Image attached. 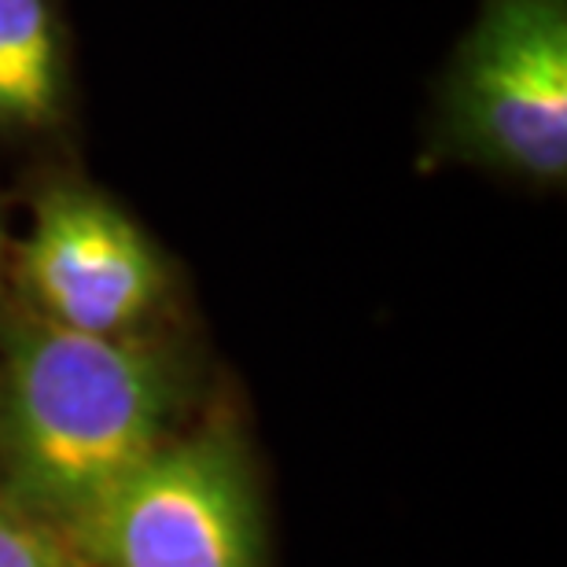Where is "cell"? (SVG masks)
<instances>
[{"label":"cell","instance_id":"8992f818","mask_svg":"<svg viewBox=\"0 0 567 567\" xmlns=\"http://www.w3.org/2000/svg\"><path fill=\"white\" fill-rule=\"evenodd\" d=\"M0 567H82L52 527L0 497Z\"/></svg>","mask_w":567,"mask_h":567},{"label":"cell","instance_id":"3957f363","mask_svg":"<svg viewBox=\"0 0 567 567\" xmlns=\"http://www.w3.org/2000/svg\"><path fill=\"white\" fill-rule=\"evenodd\" d=\"M60 538L89 567H262L244 442L229 427L163 442Z\"/></svg>","mask_w":567,"mask_h":567},{"label":"cell","instance_id":"7a4b0ae2","mask_svg":"<svg viewBox=\"0 0 567 567\" xmlns=\"http://www.w3.org/2000/svg\"><path fill=\"white\" fill-rule=\"evenodd\" d=\"M435 152L494 174L567 177V0H480L435 82Z\"/></svg>","mask_w":567,"mask_h":567},{"label":"cell","instance_id":"5b68a950","mask_svg":"<svg viewBox=\"0 0 567 567\" xmlns=\"http://www.w3.org/2000/svg\"><path fill=\"white\" fill-rule=\"evenodd\" d=\"M78 74L63 0H0V141L52 144L74 126Z\"/></svg>","mask_w":567,"mask_h":567},{"label":"cell","instance_id":"52a82bcc","mask_svg":"<svg viewBox=\"0 0 567 567\" xmlns=\"http://www.w3.org/2000/svg\"><path fill=\"white\" fill-rule=\"evenodd\" d=\"M4 251H8V236H4V214H0V274H4Z\"/></svg>","mask_w":567,"mask_h":567},{"label":"cell","instance_id":"6da1fadb","mask_svg":"<svg viewBox=\"0 0 567 567\" xmlns=\"http://www.w3.org/2000/svg\"><path fill=\"white\" fill-rule=\"evenodd\" d=\"M181 380L144 336L0 313V497L60 535L166 442Z\"/></svg>","mask_w":567,"mask_h":567},{"label":"cell","instance_id":"277c9868","mask_svg":"<svg viewBox=\"0 0 567 567\" xmlns=\"http://www.w3.org/2000/svg\"><path fill=\"white\" fill-rule=\"evenodd\" d=\"M11 274L22 310L66 332L141 336L169 299V262L115 199L74 177L44 181Z\"/></svg>","mask_w":567,"mask_h":567}]
</instances>
